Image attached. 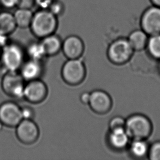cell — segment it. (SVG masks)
I'll return each instance as SVG.
<instances>
[{
  "label": "cell",
  "mask_w": 160,
  "mask_h": 160,
  "mask_svg": "<svg viewBox=\"0 0 160 160\" xmlns=\"http://www.w3.org/2000/svg\"><path fill=\"white\" fill-rule=\"evenodd\" d=\"M16 128L18 139L23 144H32L38 138L39 128L32 120L22 119Z\"/></svg>",
  "instance_id": "9"
},
{
  "label": "cell",
  "mask_w": 160,
  "mask_h": 160,
  "mask_svg": "<svg viewBox=\"0 0 160 160\" xmlns=\"http://www.w3.org/2000/svg\"><path fill=\"white\" fill-rule=\"evenodd\" d=\"M90 98V93L88 92H84L80 96V101L83 104H89Z\"/></svg>",
  "instance_id": "29"
},
{
  "label": "cell",
  "mask_w": 160,
  "mask_h": 160,
  "mask_svg": "<svg viewBox=\"0 0 160 160\" xmlns=\"http://www.w3.org/2000/svg\"></svg>",
  "instance_id": "32"
},
{
  "label": "cell",
  "mask_w": 160,
  "mask_h": 160,
  "mask_svg": "<svg viewBox=\"0 0 160 160\" xmlns=\"http://www.w3.org/2000/svg\"><path fill=\"white\" fill-rule=\"evenodd\" d=\"M86 69L84 63L78 59H68L62 69V76L65 82L72 85L80 84L84 80Z\"/></svg>",
  "instance_id": "6"
},
{
  "label": "cell",
  "mask_w": 160,
  "mask_h": 160,
  "mask_svg": "<svg viewBox=\"0 0 160 160\" xmlns=\"http://www.w3.org/2000/svg\"><path fill=\"white\" fill-rule=\"evenodd\" d=\"M17 0H0L1 6L7 9H12L17 7Z\"/></svg>",
  "instance_id": "28"
},
{
  "label": "cell",
  "mask_w": 160,
  "mask_h": 160,
  "mask_svg": "<svg viewBox=\"0 0 160 160\" xmlns=\"http://www.w3.org/2000/svg\"><path fill=\"white\" fill-rule=\"evenodd\" d=\"M89 104L94 112L103 114L110 110L112 101L109 95L106 92L96 90L90 93Z\"/></svg>",
  "instance_id": "11"
},
{
  "label": "cell",
  "mask_w": 160,
  "mask_h": 160,
  "mask_svg": "<svg viewBox=\"0 0 160 160\" xmlns=\"http://www.w3.org/2000/svg\"><path fill=\"white\" fill-rule=\"evenodd\" d=\"M62 49L68 59H78L83 54L84 45L80 38L72 35L67 37L63 42Z\"/></svg>",
  "instance_id": "12"
},
{
  "label": "cell",
  "mask_w": 160,
  "mask_h": 160,
  "mask_svg": "<svg viewBox=\"0 0 160 160\" xmlns=\"http://www.w3.org/2000/svg\"><path fill=\"white\" fill-rule=\"evenodd\" d=\"M22 109V119L27 120H32L35 117V111L32 108L28 106L23 107Z\"/></svg>",
  "instance_id": "26"
},
{
  "label": "cell",
  "mask_w": 160,
  "mask_h": 160,
  "mask_svg": "<svg viewBox=\"0 0 160 160\" xmlns=\"http://www.w3.org/2000/svg\"><path fill=\"white\" fill-rule=\"evenodd\" d=\"M1 51H2V48H0V59H1Z\"/></svg>",
  "instance_id": "31"
},
{
  "label": "cell",
  "mask_w": 160,
  "mask_h": 160,
  "mask_svg": "<svg viewBox=\"0 0 160 160\" xmlns=\"http://www.w3.org/2000/svg\"><path fill=\"white\" fill-rule=\"evenodd\" d=\"M54 0H35V5L40 9H48Z\"/></svg>",
  "instance_id": "27"
},
{
  "label": "cell",
  "mask_w": 160,
  "mask_h": 160,
  "mask_svg": "<svg viewBox=\"0 0 160 160\" xmlns=\"http://www.w3.org/2000/svg\"><path fill=\"white\" fill-rule=\"evenodd\" d=\"M125 130L130 138L146 140L152 134V121L143 114H134L126 120Z\"/></svg>",
  "instance_id": "2"
},
{
  "label": "cell",
  "mask_w": 160,
  "mask_h": 160,
  "mask_svg": "<svg viewBox=\"0 0 160 160\" xmlns=\"http://www.w3.org/2000/svg\"><path fill=\"white\" fill-rule=\"evenodd\" d=\"M13 15L17 28L23 29L30 28L33 15L31 9L18 8Z\"/></svg>",
  "instance_id": "18"
},
{
  "label": "cell",
  "mask_w": 160,
  "mask_h": 160,
  "mask_svg": "<svg viewBox=\"0 0 160 160\" xmlns=\"http://www.w3.org/2000/svg\"><path fill=\"white\" fill-rule=\"evenodd\" d=\"M48 93L46 85L38 79L28 82L25 84L24 98L32 103H39L45 100Z\"/></svg>",
  "instance_id": "10"
},
{
  "label": "cell",
  "mask_w": 160,
  "mask_h": 160,
  "mask_svg": "<svg viewBox=\"0 0 160 160\" xmlns=\"http://www.w3.org/2000/svg\"><path fill=\"white\" fill-rule=\"evenodd\" d=\"M27 52L30 59L34 60L41 61L47 56L43 46L40 42L39 43H32L28 46Z\"/></svg>",
  "instance_id": "21"
},
{
  "label": "cell",
  "mask_w": 160,
  "mask_h": 160,
  "mask_svg": "<svg viewBox=\"0 0 160 160\" xmlns=\"http://www.w3.org/2000/svg\"><path fill=\"white\" fill-rule=\"evenodd\" d=\"M134 50L128 39L120 38L110 44L108 49V58L116 65H122L130 60Z\"/></svg>",
  "instance_id": "5"
},
{
  "label": "cell",
  "mask_w": 160,
  "mask_h": 160,
  "mask_svg": "<svg viewBox=\"0 0 160 160\" xmlns=\"http://www.w3.org/2000/svg\"><path fill=\"white\" fill-rule=\"evenodd\" d=\"M0 6H1V4H0Z\"/></svg>",
  "instance_id": "33"
},
{
  "label": "cell",
  "mask_w": 160,
  "mask_h": 160,
  "mask_svg": "<svg viewBox=\"0 0 160 160\" xmlns=\"http://www.w3.org/2000/svg\"><path fill=\"white\" fill-rule=\"evenodd\" d=\"M58 25L57 17L48 9H40L33 13L31 23V32L36 37L43 38L54 34Z\"/></svg>",
  "instance_id": "1"
},
{
  "label": "cell",
  "mask_w": 160,
  "mask_h": 160,
  "mask_svg": "<svg viewBox=\"0 0 160 160\" xmlns=\"http://www.w3.org/2000/svg\"><path fill=\"white\" fill-rule=\"evenodd\" d=\"M24 51L19 44L9 42L2 48L1 66L7 71H18L24 63Z\"/></svg>",
  "instance_id": "3"
},
{
  "label": "cell",
  "mask_w": 160,
  "mask_h": 160,
  "mask_svg": "<svg viewBox=\"0 0 160 160\" xmlns=\"http://www.w3.org/2000/svg\"><path fill=\"white\" fill-rule=\"evenodd\" d=\"M125 120L122 117H115L110 120V123H109V128L110 130L125 128Z\"/></svg>",
  "instance_id": "24"
},
{
  "label": "cell",
  "mask_w": 160,
  "mask_h": 160,
  "mask_svg": "<svg viewBox=\"0 0 160 160\" xmlns=\"http://www.w3.org/2000/svg\"><path fill=\"white\" fill-rule=\"evenodd\" d=\"M41 42L47 55H54L62 49V42L59 37L54 34L42 38Z\"/></svg>",
  "instance_id": "17"
},
{
  "label": "cell",
  "mask_w": 160,
  "mask_h": 160,
  "mask_svg": "<svg viewBox=\"0 0 160 160\" xmlns=\"http://www.w3.org/2000/svg\"><path fill=\"white\" fill-rule=\"evenodd\" d=\"M22 109L13 101H7L0 105V123L9 128H16L22 120Z\"/></svg>",
  "instance_id": "8"
},
{
  "label": "cell",
  "mask_w": 160,
  "mask_h": 160,
  "mask_svg": "<svg viewBox=\"0 0 160 160\" xmlns=\"http://www.w3.org/2000/svg\"><path fill=\"white\" fill-rule=\"evenodd\" d=\"M129 139L125 128L110 130L109 134V142L110 145L117 149L125 148L128 143Z\"/></svg>",
  "instance_id": "15"
},
{
  "label": "cell",
  "mask_w": 160,
  "mask_h": 160,
  "mask_svg": "<svg viewBox=\"0 0 160 160\" xmlns=\"http://www.w3.org/2000/svg\"><path fill=\"white\" fill-rule=\"evenodd\" d=\"M148 156L150 160H160V141H156L150 146Z\"/></svg>",
  "instance_id": "22"
},
{
  "label": "cell",
  "mask_w": 160,
  "mask_h": 160,
  "mask_svg": "<svg viewBox=\"0 0 160 160\" xmlns=\"http://www.w3.org/2000/svg\"><path fill=\"white\" fill-rule=\"evenodd\" d=\"M48 9L58 17L62 14L64 11V6L62 2L58 0H54Z\"/></svg>",
  "instance_id": "23"
},
{
  "label": "cell",
  "mask_w": 160,
  "mask_h": 160,
  "mask_svg": "<svg viewBox=\"0 0 160 160\" xmlns=\"http://www.w3.org/2000/svg\"><path fill=\"white\" fill-rule=\"evenodd\" d=\"M41 61L30 59L26 62H24L20 68V73L25 81L37 79L42 73Z\"/></svg>",
  "instance_id": "13"
},
{
  "label": "cell",
  "mask_w": 160,
  "mask_h": 160,
  "mask_svg": "<svg viewBox=\"0 0 160 160\" xmlns=\"http://www.w3.org/2000/svg\"><path fill=\"white\" fill-rule=\"evenodd\" d=\"M140 26L149 36L160 34V7H148L141 15Z\"/></svg>",
  "instance_id": "7"
},
{
  "label": "cell",
  "mask_w": 160,
  "mask_h": 160,
  "mask_svg": "<svg viewBox=\"0 0 160 160\" xmlns=\"http://www.w3.org/2000/svg\"><path fill=\"white\" fill-rule=\"evenodd\" d=\"M152 5L160 7V0H150Z\"/></svg>",
  "instance_id": "30"
},
{
  "label": "cell",
  "mask_w": 160,
  "mask_h": 160,
  "mask_svg": "<svg viewBox=\"0 0 160 160\" xmlns=\"http://www.w3.org/2000/svg\"><path fill=\"white\" fill-rule=\"evenodd\" d=\"M17 28L13 14L8 12H0V34L9 36Z\"/></svg>",
  "instance_id": "16"
},
{
  "label": "cell",
  "mask_w": 160,
  "mask_h": 160,
  "mask_svg": "<svg viewBox=\"0 0 160 160\" xmlns=\"http://www.w3.org/2000/svg\"><path fill=\"white\" fill-rule=\"evenodd\" d=\"M35 5V0H17V3L18 8L31 10Z\"/></svg>",
  "instance_id": "25"
},
{
  "label": "cell",
  "mask_w": 160,
  "mask_h": 160,
  "mask_svg": "<svg viewBox=\"0 0 160 160\" xmlns=\"http://www.w3.org/2000/svg\"><path fill=\"white\" fill-rule=\"evenodd\" d=\"M25 80L18 71L7 72L2 77L1 87L4 93L12 98H24Z\"/></svg>",
  "instance_id": "4"
},
{
  "label": "cell",
  "mask_w": 160,
  "mask_h": 160,
  "mask_svg": "<svg viewBox=\"0 0 160 160\" xmlns=\"http://www.w3.org/2000/svg\"><path fill=\"white\" fill-rule=\"evenodd\" d=\"M146 49L152 58L160 60V34L149 37Z\"/></svg>",
  "instance_id": "20"
},
{
  "label": "cell",
  "mask_w": 160,
  "mask_h": 160,
  "mask_svg": "<svg viewBox=\"0 0 160 160\" xmlns=\"http://www.w3.org/2000/svg\"><path fill=\"white\" fill-rule=\"evenodd\" d=\"M145 141L142 139L133 140L130 145V152L133 156L137 158H143L147 156L149 147Z\"/></svg>",
  "instance_id": "19"
},
{
  "label": "cell",
  "mask_w": 160,
  "mask_h": 160,
  "mask_svg": "<svg viewBox=\"0 0 160 160\" xmlns=\"http://www.w3.org/2000/svg\"><path fill=\"white\" fill-rule=\"evenodd\" d=\"M149 37L141 28L133 31L128 36V39L134 51H142L147 47Z\"/></svg>",
  "instance_id": "14"
}]
</instances>
